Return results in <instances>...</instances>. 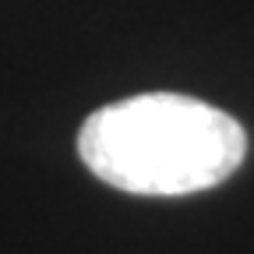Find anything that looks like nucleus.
<instances>
[{"label":"nucleus","instance_id":"nucleus-1","mask_svg":"<svg viewBox=\"0 0 254 254\" xmlns=\"http://www.w3.org/2000/svg\"><path fill=\"white\" fill-rule=\"evenodd\" d=\"M247 152L244 127L201 99L145 92L95 110L78 134L81 163L127 194L180 198L233 177Z\"/></svg>","mask_w":254,"mask_h":254}]
</instances>
